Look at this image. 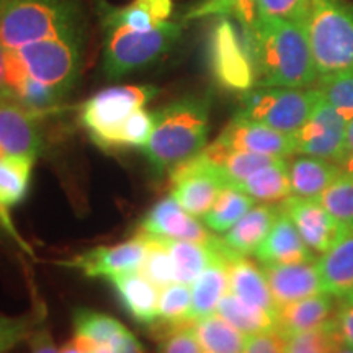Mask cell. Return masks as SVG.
Wrapping results in <instances>:
<instances>
[{
    "label": "cell",
    "mask_w": 353,
    "mask_h": 353,
    "mask_svg": "<svg viewBox=\"0 0 353 353\" xmlns=\"http://www.w3.org/2000/svg\"><path fill=\"white\" fill-rule=\"evenodd\" d=\"M260 87H312L319 77L306 33L296 21L259 17L254 26L242 28Z\"/></svg>",
    "instance_id": "6da1fadb"
},
{
    "label": "cell",
    "mask_w": 353,
    "mask_h": 353,
    "mask_svg": "<svg viewBox=\"0 0 353 353\" xmlns=\"http://www.w3.org/2000/svg\"><path fill=\"white\" fill-rule=\"evenodd\" d=\"M210 108V97L187 95L157 110L151 139L141 149L154 174L172 172L206 148Z\"/></svg>",
    "instance_id": "7a4b0ae2"
},
{
    "label": "cell",
    "mask_w": 353,
    "mask_h": 353,
    "mask_svg": "<svg viewBox=\"0 0 353 353\" xmlns=\"http://www.w3.org/2000/svg\"><path fill=\"white\" fill-rule=\"evenodd\" d=\"M83 30L81 0H0V48L3 51L83 33Z\"/></svg>",
    "instance_id": "3957f363"
},
{
    "label": "cell",
    "mask_w": 353,
    "mask_h": 353,
    "mask_svg": "<svg viewBox=\"0 0 353 353\" xmlns=\"http://www.w3.org/2000/svg\"><path fill=\"white\" fill-rule=\"evenodd\" d=\"M306 33L319 76L353 69V3L309 0Z\"/></svg>",
    "instance_id": "277c9868"
},
{
    "label": "cell",
    "mask_w": 353,
    "mask_h": 353,
    "mask_svg": "<svg viewBox=\"0 0 353 353\" xmlns=\"http://www.w3.org/2000/svg\"><path fill=\"white\" fill-rule=\"evenodd\" d=\"M103 28V72L108 79H121L164 57L182 34L183 23L162 21L149 32L101 23Z\"/></svg>",
    "instance_id": "5b68a950"
},
{
    "label": "cell",
    "mask_w": 353,
    "mask_h": 353,
    "mask_svg": "<svg viewBox=\"0 0 353 353\" xmlns=\"http://www.w3.org/2000/svg\"><path fill=\"white\" fill-rule=\"evenodd\" d=\"M321 95L314 87H259L241 95L237 117L263 123L286 134H294L319 101Z\"/></svg>",
    "instance_id": "8992f818"
},
{
    "label": "cell",
    "mask_w": 353,
    "mask_h": 353,
    "mask_svg": "<svg viewBox=\"0 0 353 353\" xmlns=\"http://www.w3.org/2000/svg\"><path fill=\"white\" fill-rule=\"evenodd\" d=\"M159 94L154 85H114L90 97L81 108V123L101 149L114 151V139L128 117Z\"/></svg>",
    "instance_id": "52a82bcc"
},
{
    "label": "cell",
    "mask_w": 353,
    "mask_h": 353,
    "mask_svg": "<svg viewBox=\"0 0 353 353\" xmlns=\"http://www.w3.org/2000/svg\"><path fill=\"white\" fill-rule=\"evenodd\" d=\"M83 33L48 38L13 50L30 76L68 95L81 72Z\"/></svg>",
    "instance_id": "ba28073f"
},
{
    "label": "cell",
    "mask_w": 353,
    "mask_h": 353,
    "mask_svg": "<svg viewBox=\"0 0 353 353\" xmlns=\"http://www.w3.org/2000/svg\"><path fill=\"white\" fill-rule=\"evenodd\" d=\"M208 63L214 81L226 90L244 94L257 83L244 37L226 17L219 19L210 30Z\"/></svg>",
    "instance_id": "9c48e42d"
},
{
    "label": "cell",
    "mask_w": 353,
    "mask_h": 353,
    "mask_svg": "<svg viewBox=\"0 0 353 353\" xmlns=\"http://www.w3.org/2000/svg\"><path fill=\"white\" fill-rule=\"evenodd\" d=\"M170 195L190 214L203 218L213 208L221 190L228 187L219 170L200 152L170 172Z\"/></svg>",
    "instance_id": "30bf717a"
},
{
    "label": "cell",
    "mask_w": 353,
    "mask_h": 353,
    "mask_svg": "<svg viewBox=\"0 0 353 353\" xmlns=\"http://www.w3.org/2000/svg\"><path fill=\"white\" fill-rule=\"evenodd\" d=\"M348 118L319 99L307 121L293 134L294 151L301 156L341 162Z\"/></svg>",
    "instance_id": "8fae6325"
},
{
    "label": "cell",
    "mask_w": 353,
    "mask_h": 353,
    "mask_svg": "<svg viewBox=\"0 0 353 353\" xmlns=\"http://www.w3.org/2000/svg\"><path fill=\"white\" fill-rule=\"evenodd\" d=\"M148 255V241L143 234H136L131 241L117 245H100L87 252L79 254L64 267L81 270L88 278H105L121 275L128 272H138Z\"/></svg>",
    "instance_id": "7c38bea8"
},
{
    "label": "cell",
    "mask_w": 353,
    "mask_h": 353,
    "mask_svg": "<svg viewBox=\"0 0 353 353\" xmlns=\"http://www.w3.org/2000/svg\"><path fill=\"white\" fill-rule=\"evenodd\" d=\"M138 232L151 234L162 239L195 242L201 245H213L218 241V237L213 236L172 195L164 196L148 211V214L141 219Z\"/></svg>",
    "instance_id": "4fadbf2b"
},
{
    "label": "cell",
    "mask_w": 353,
    "mask_h": 353,
    "mask_svg": "<svg viewBox=\"0 0 353 353\" xmlns=\"http://www.w3.org/2000/svg\"><path fill=\"white\" fill-rule=\"evenodd\" d=\"M280 206L314 252H327L347 231L345 224L335 219L317 200L291 195Z\"/></svg>",
    "instance_id": "5bb4252c"
},
{
    "label": "cell",
    "mask_w": 353,
    "mask_h": 353,
    "mask_svg": "<svg viewBox=\"0 0 353 353\" xmlns=\"http://www.w3.org/2000/svg\"><path fill=\"white\" fill-rule=\"evenodd\" d=\"M218 141L239 151H249L263 156L288 159L296 154L293 134H286L263 123L234 117L219 134Z\"/></svg>",
    "instance_id": "9a60e30c"
},
{
    "label": "cell",
    "mask_w": 353,
    "mask_h": 353,
    "mask_svg": "<svg viewBox=\"0 0 353 353\" xmlns=\"http://www.w3.org/2000/svg\"><path fill=\"white\" fill-rule=\"evenodd\" d=\"M39 117L15 101L0 100V151L3 156L28 157L37 161L43 151Z\"/></svg>",
    "instance_id": "2e32d148"
},
{
    "label": "cell",
    "mask_w": 353,
    "mask_h": 353,
    "mask_svg": "<svg viewBox=\"0 0 353 353\" xmlns=\"http://www.w3.org/2000/svg\"><path fill=\"white\" fill-rule=\"evenodd\" d=\"M262 270L278 307L298 301V299L312 296V294L324 293L319 270H317V260L263 265Z\"/></svg>",
    "instance_id": "e0dca14e"
},
{
    "label": "cell",
    "mask_w": 353,
    "mask_h": 353,
    "mask_svg": "<svg viewBox=\"0 0 353 353\" xmlns=\"http://www.w3.org/2000/svg\"><path fill=\"white\" fill-rule=\"evenodd\" d=\"M254 255L262 265L298 263L316 260L312 250L303 241L301 234L298 232L290 216L281 210V206L270 232L267 234L265 241L255 250Z\"/></svg>",
    "instance_id": "ac0fdd59"
},
{
    "label": "cell",
    "mask_w": 353,
    "mask_h": 353,
    "mask_svg": "<svg viewBox=\"0 0 353 353\" xmlns=\"http://www.w3.org/2000/svg\"><path fill=\"white\" fill-rule=\"evenodd\" d=\"M232 252L231 247H228L226 242L221 239L216 247L214 259L193 283L192 309H190V319L193 322L214 314L221 298L229 291L226 262Z\"/></svg>",
    "instance_id": "d6986e66"
},
{
    "label": "cell",
    "mask_w": 353,
    "mask_h": 353,
    "mask_svg": "<svg viewBox=\"0 0 353 353\" xmlns=\"http://www.w3.org/2000/svg\"><path fill=\"white\" fill-rule=\"evenodd\" d=\"M335 299L339 298L329 293H317L280 306L276 312V332L286 339L304 330L321 327L337 316Z\"/></svg>",
    "instance_id": "ffe728a7"
},
{
    "label": "cell",
    "mask_w": 353,
    "mask_h": 353,
    "mask_svg": "<svg viewBox=\"0 0 353 353\" xmlns=\"http://www.w3.org/2000/svg\"><path fill=\"white\" fill-rule=\"evenodd\" d=\"M226 267L229 291L244 301L265 309L276 319L278 306L272 296L270 286H268L263 270H260L257 265L247 260L245 255L236 252L229 255Z\"/></svg>",
    "instance_id": "44dd1931"
},
{
    "label": "cell",
    "mask_w": 353,
    "mask_h": 353,
    "mask_svg": "<svg viewBox=\"0 0 353 353\" xmlns=\"http://www.w3.org/2000/svg\"><path fill=\"white\" fill-rule=\"evenodd\" d=\"M322 291L335 298L345 299L353 291V226L347 231L327 252L317 259Z\"/></svg>",
    "instance_id": "7402d4cb"
},
{
    "label": "cell",
    "mask_w": 353,
    "mask_h": 353,
    "mask_svg": "<svg viewBox=\"0 0 353 353\" xmlns=\"http://www.w3.org/2000/svg\"><path fill=\"white\" fill-rule=\"evenodd\" d=\"M110 283L117 290L118 298L126 312L139 324L151 325L159 316L157 286L136 272L121 273L110 278Z\"/></svg>",
    "instance_id": "603a6c76"
},
{
    "label": "cell",
    "mask_w": 353,
    "mask_h": 353,
    "mask_svg": "<svg viewBox=\"0 0 353 353\" xmlns=\"http://www.w3.org/2000/svg\"><path fill=\"white\" fill-rule=\"evenodd\" d=\"M174 12L172 0H132L126 7H112L99 3L101 23L125 26L134 32H149L159 23L167 21Z\"/></svg>",
    "instance_id": "cb8c5ba5"
},
{
    "label": "cell",
    "mask_w": 353,
    "mask_h": 353,
    "mask_svg": "<svg viewBox=\"0 0 353 353\" xmlns=\"http://www.w3.org/2000/svg\"><path fill=\"white\" fill-rule=\"evenodd\" d=\"M33 165L34 161L28 157L3 156L0 161V226L6 228V231L10 232L13 239L19 241L21 245L23 241L13 229L8 210L25 200L32 180Z\"/></svg>",
    "instance_id": "d4e9b609"
},
{
    "label": "cell",
    "mask_w": 353,
    "mask_h": 353,
    "mask_svg": "<svg viewBox=\"0 0 353 353\" xmlns=\"http://www.w3.org/2000/svg\"><path fill=\"white\" fill-rule=\"evenodd\" d=\"M291 193L301 198L317 200L330 187V183L342 174L337 162L325 159L301 156L288 162Z\"/></svg>",
    "instance_id": "484cf974"
},
{
    "label": "cell",
    "mask_w": 353,
    "mask_h": 353,
    "mask_svg": "<svg viewBox=\"0 0 353 353\" xmlns=\"http://www.w3.org/2000/svg\"><path fill=\"white\" fill-rule=\"evenodd\" d=\"M278 213H280V206H254L249 213L242 216L229 231H226V236L223 237V241L236 254H255V250L265 241L267 234L270 232Z\"/></svg>",
    "instance_id": "4316f807"
},
{
    "label": "cell",
    "mask_w": 353,
    "mask_h": 353,
    "mask_svg": "<svg viewBox=\"0 0 353 353\" xmlns=\"http://www.w3.org/2000/svg\"><path fill=\"white\" fill-rule=\"evenodd\" d=\"M234 188L244 192L255 201H283L293 195L291 193L288 162H286V159H278V161L242 179L241 182L234 185Z\"/></svg>",
    "instance_id": "83f0119b"
},
{
    "label": "cell",
    "mask_w": 353,
    "mask_h": 353,
    "mask_svg": "<svg viewBox=\"0 0 353 353\" xmlns=\"http://www.w3.org/2000/svg\"><path fill=\"white\" fill-rule=\"evenodd\" d=\"M216 314L234 325L244 335H255L276 330V319L265 309L244 301L228 291L216 307Z\"/></svg>",
    "instance_id": "f1b7e54d"
},
{
    "label": "cell",
    "mask_w": 353,
    "mask_h": 353,
    "mask_svg": "<svg viewBox=\"0 0 353 353\" xmlns=\"http://www.w3.org/2000/svg\"><path fill=\"white\" fill-rule=\"evenodd\" d=\"M164 241L172 255V260H174L175 281L190 286L195 283L196 278L214 259L216 247H218L221 239L218 237V241L213 245H201L187 241Z\"/></svg>",
    "instance_id": "f546056e"
},
{
    "label": "cell",
    "mask_w": 353,
    "mask_h": 353,
    "mask_svg": "<svg viewBox=\"0 0 353 353\" xmlns=\"http://www.w3.org/2000/svg\"><path fill=\"white\" fill-rule=\"evenodd\" d=\"M195 332L206 353H242L245 348L247 335L219 314H210L196 321Z\"/></svg>",
    "instance_id": "4dcf8cb0"
},
{
    "label": "cell",
    "mask_w": 353,
    "mask_h": 353,
    "mask_svg": "<svg viewBox=\"0 0 353 353\" xmlns=\"http://www.w3.org/2000/svg\"><path fill=\"white\" fill-rule=\"evenodd\" d=\"M254 206V198L234 187H224L216 198L213 208L203 216V221L211 231L226 232Z\"/></svg>",
    "instance_id": "1f68e13d"
},
{
    "label": "cell",
    "mask_w": 353,
    "mask_h": 353,
    "mask_svg": "<svg viewBox=\"0 0 353 353\" xmlns=\"http://www.w3.org/2000/svg\"><path fill=\"white\" fill-rule=\"evenodd\" d=\"M343 345L337 317H334L321 327L286 337L285 353H337Z\"/></svg>",
    "instance_id": "d6a6232c"
},
{
    "label": "cell",
    "mask_w": 353,
    "mask_h": 353,
    "mask_svg": "<svg viewBox=\"0 0 353 353\" xmlns=\"http://www.w3.org/2000/svg\"><path fill=\"white\" fill-rule=\"evenodd\" d=\"M74 332L95 343H113L126 332V327L114 317L88 307H77L74 311Z\"/></svg>",
    "instance_id": "836d02e7"
},
{
    "label": "cell",
    "mask_w": 353,
    "mask_h": 353,
    "mask_svg": "<svg viewBox=\"0 0 353 353\" xmlns=\"http://www.w3.org/2000/svg\"><path fill=\"white\" fill-rule=\"evenodd\" d=\"M192 309V291L188 285L172 283L161 290L159 294V316L151 325L174 327L182 324H195L190 319Z\"/></svg>",
    "instance_id": "e575fe53"
},
{
    "label": "cell",
    "mask_w": 353,
    "mask_h": 353,
    "mask_svg": "<svg viewBox=\"0 0 353 353\" xmlns=\"http://www.w3.org/2000/svg\"><path fill=\"white\" fill-rule=\"evenodd\" d=\"M143 234L148 241V255L138 272L148 278L152 285H156L159 290H164L165 286L175 283L174 260L167 249L165 241L162 237L151 236V234Z\"/></svg>",
    "instance_id": "d590c367"
},
{
    "label": "cell",
    "mask_w": 353,
    "mask_h": 353,
    "mask_svg": "<svg viewBox=\"0 0 353 353\" xmlns=\"http://www.w3.org/2000/svg\"><path fill=\"white\" fill-rule=\"evenodd\" d=\"M312 87L343 117L353 118V69L319 76Z\"/></svg>",
    "instance_id": "8d00e7d4"
},
{
    "label": "cell",
    "mask_w": 353,
    "mask_h": 353,
    "mask_svg": "<svg viewBox=\"0 0 353 353\" xmlns=\"http://www.w3.org/2000/svg\"><path fill=\"white\" fill-rule=\"evenodd\" d=\"M157 341L159 353H206L195 332V324H182L174 327L149 325Z\"/></svg>",
    "instance_id": "74e56055"
},
{
    "label": "cell",
    "mask_w": 353,
    "mask_h": 353,
    "mask_svg": "<svg viewBox=\"0 0 353 353\" xmlns=\"http://www.w3.org/2000/svg\"><path fill=\"white\" fill-rule=\"evenodd\" d=\"M317 201L345 226H353V175L342 174L330 183Z\"/></svg>",
    "instance_id": "f35d334b"
},
{
    "label": "cell",
    "mask_w": 353,
    "mask_h": 353,
    "mask_svg": "<svg viewBox=\"0 0 353 353\" xmlns=\"http://www.w3.org/2000/svg\"><path fill=\"white\" fill-rule=\"evenodd\" d=\"M154 128H156V112H148L144 107L138 108L128 117V120L118 131L114 149L145 148V144L151 139Z\"/></svg>",
    "instance_id": "ab89813d"
},
{
    "label": "cell",
    "mask_w": 353,
    "mask_h": 353,
    "mask_svg": "<svg viewBox=\"0 0 353 353\" xmlns=\"http://www.w3.org/2000/svg\"><path fill=\"white\" fill-rule=\"evenodd\" d=\"M41 321V317L37 314L25 317L0 314V353L10 352L21 341H28L30 335L37 329V324Z\"/></svg>",
    "instance_id": "60d3db41"
},
{
    "label": "cell",
    "mask_w": 353,
    "mask_h": 353,
    "mask_svg": "<svg viewBox=\"0 0 353 353\" xmlns=\"http://www.w3.org/2000/svg\"><path fill=\"white\" fill-rule=\"evenodd\" d=\"M259 17H273L306 26L309 0H259Z\"/></svg>",
    "instance_id": "b9f144b4"
},
{
    "label": "cell",
    "mask_w": 353,
    "mask_h": 353,
    "mask_svg": "<svg viewBox=\"0 0 353 353\" xmlns=\"http://www.w3.org/2000/svg\"><path fill=\"white\" fill-rule=\"evenodd\" d=\"M236 0H200L183 15V21L203 19L208 15H234Z\"/></svg>",
    "instance_id": "7bdbcfd3"
},
{
    "label": "cell",
    "mask_w": 353,
    "mask_h": 353,
    "mask_svg": "<svg viewBox=\"0 0 353 353\" xmlns=\"http://www.w3.org/2000/svg\"><path fill=\"white\" fill-rule=\"evenodd\" d=\"M242 353H285V337L276 330L249 335Z\"/></svg>",
    "instance_id": "ee69618b"
},
{
    "label": "cell",
    "mask_w": 353,
    "mask_h": 353,
    "mask_svg": "<svg viewBox=\"0 0 353 353\" xmlns=\"http://www.w3.org/2000/svg\"><path fill=\"white\" fill-rule=\"evenodd\" d=\"M335 317H337L339 330H341L343 343L353 350V303H348L343 299Z\"/></svg>",
    "instance_id": "f6af8a7d"
},
{
    "label": "cell",
    "mask_w": 353,
    "mask_h": 353,
    "mask_svg": "<svg viewBox=\"0 0 353 353\" xmlns=\"http://www.w3.org/2000/svg\"><path fill=\"white\" fill-rule=\"evenodd\" d=\"M32 353H59L52 335L46 327H37L28 337Z\"/></svg>",
    "instance_id": "bcb514c9"
},
{
    "label": "cell",
    "mask_w": 353,
    "mask_h": 353,
    "mask_svg": "<svg viewBox=\"0 0 353 353\" xmlns=\"http://www.w3.org/2000/svg\"><path fill=\"white\" fill-rule=\"evenodd\" d=\"M259 0H236L234 7V17L239 20L242 28H250L259 19L257 10Z\"/></svg>",
    "instance_id": "7dc6e473"
},
{
    "label": "cell",
    "mask_w": 353,
    "mask_h": 353,
    "mask_svg": "<svg viewBox=\"0 0 353 353\" xmlns=\"http://www.w3.org/2000/svg\"><path fill=\"white\" fill-rule=\"evenodd\" d=\"M112 345L117 347L118 353H148L143 347V343H141L138 339H136V335L130 332V330H126V332L123 334L118 341H114Z\"/></svg>",
    "instance_id": "c3c4849f"
},
{
    "label": "cell",
    "mask_w": 353,
    "mask_h": 353,
    "mask_svg": "<svg viewBox=\"0 0 353 353\" xmlns=\"http://www.w3.org/2000/svg\"><path fill=\"white\" fill-rule=\"evenodd\" d=\"M94 345L95 342L88 341L85 337H81V335H74L72 341H69L61 347L59 353H90Z\"/></svg>",
    "instance_id": "681fc988"
},
{
    "label": "cell",
    "mask_w": 353,
    "mask_h": 353,
    "mask_svg": "<svg viewBox=\"0 0 353 353\" xmlns=\"http://www.w3.org/2000/svg\"><path fill=\"white\" fill-rule=\"evenodd\" d=\"M353 152V118H350L347 123V131H345V143H343V151H342V161H345V159L350 156ZM341 162H339V165H341Z\"/></svg>",
    "instance_id": "f907efd6"
},
{
    "label": "cell",
    "mask_w": 353,
    "mask_h": 353,
    "mask_svg": "<svg viewBox=\"0 0 353 353\" xmlns=\"http://www.w3.org/2000/svg\"><path fill=\"white\" fill-rule=\"evenodd\" d=\"M0 100H8V90L6 83V64H3L2 48H0Z\"/></svg>",
    "instance_id": "816d5d0a"
},
{
    "label": "cell",
    "mask_w": 353,
    "mask_h": 353,
    "mask_svg": "<svg viewBox=\"0 0 353 353\" xmlns=\"http://www.w3.org/2000/svg\"><path fill=\"white\" fill-rule=\"evenodd\" d=\"M341 169H342L343 174L353 175V152L345 159V161L341 162Z\"/></svg>",
    "instance_id": "f5cc1de1"
},
{
    "label": "cell",
    "mask_w": 353,
    "mask_h": 353,
    "mask_svg": "<svg viewBox=\"0 0 353 353\" xmlns=\"http://www.w3.org/2000/svg\"><path fill=\"white\" fill-rule=\"evenodd\" d=\"M337 353H353V350H352V348H348L347 345H343Z\"/></svg>",
    "instance_id": "db71d44e"
},
{
    "label": "cell",
    "mask_w": 353,
    "mask_h": 353,
    "mask_svg": "<svg viewBox=\"0 0 353 353\" xmlns=\"http://www.w3.org/2000/svg\"><path fill=\"white\" fill-rule=\"evenodd\" d=\"M345 301H348V303H353V291L350 294H348V296L345 298Z\"/></svg>",
    "instance_id": "11a10c76"
},
{
    "label": "cell",
    "mask_w": 353,
    "mask_h": 353,
    "mask_svg": "<svg viewBox=\"0 0 353 353\" xmlns=\"http://www.w3.org/2000/svg\"><path fill=\"white\" fill-rule=\"evenodd\" d=\"M2 157H3V152H2V151H0V161H2Z\"/></svg>",
    "instance_id": "9f6ffc18"
}]
</instances>
